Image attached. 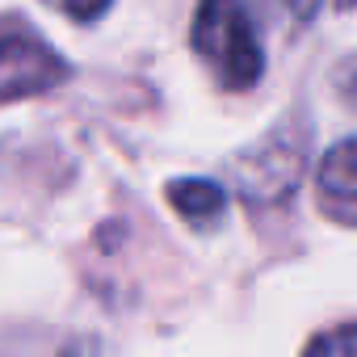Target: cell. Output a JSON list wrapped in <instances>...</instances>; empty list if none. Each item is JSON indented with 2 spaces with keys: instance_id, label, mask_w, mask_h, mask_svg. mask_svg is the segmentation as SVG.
<instances>
[{
  "instance_id": "6da1fadb",
  "label": "cell",
  "mask_w": 357,
  "mask_h": 357,
  "mask_svg": "<svg viewBox=\"0 0 357 357\" xmlns=\"http://www.w3.org/2000/svg\"><path fill=\"white\" fill-rule=\"evenodd\" d=\"M194 51L223 89H252L265 72L261 34L244 0H198L194 13Z\"/></svg>"
},
{
  "instance_id": "7a4b0ae2",
  "label": "cell",
  "mask_w": 357,
  "mask_h": 357,
  "mask_svg": "<svg viewBox=\"0 0 357 357\" xmlns=\"http://www.w3.org/2000/svg\"><path fill=\"white\" fill-rule=\"evenodd\" d=\"M68 80V63L47 38L17 22H0V105L51 93Z\"/></svg>"
},
{
  "instance_id": "3957f363",
  "label": "cell",
  "mask_w": 357,
  "mask_h": 357,
  "mask_svg": "<svg viewBox=\"0 0 357 357\" xmlns=\"http://www.w3.org/2000/svg\"><path fill=\"white\" fill-rule=\"evenodd\" d=\"M319 206L328 219L357 227V139L336 143L324 160H319Z\"/></svg>"
},
{
  "instance_id": "277c9868",
  "label": "cell",
  "mask_w": 357,
  "mask_h": 357,
  "mask_svg": "<svg viewBox=\"0 0 357 357\" xmlns=\"http://www.w3.org/2000/svg\"><path fill=\"white\" fill-rule=\"evenodd\" d=\"M168 202L172 211L181 215L190 227H215L227 211V198L215 181H194V176H185V181H172L168 185Z\"/></svg>"
},
{
  "instance_id": "5b68a950",
  "label": "cell",
  "mask_w": 357,
  "mask_h": 357,
  "mask_svg": "<svg viewBox=\"0 0 357 357\" xmlns=\"http://www.w3.org/2000/svg\"><path fill=\"white\" fill-rule=\"evenodd\" d=\"M311 353H357V324H344L336 332H324L307 344Z\"/></svg>"
},
{
  "instance_id": "8992f818",
  "label": "cell",
  "mask_w": 357,
  "mask_h": 357,
  "mask_svg": "<svg viewBox=\"0 0 357 357\" xmlns=\"http://www.w3.org/2000/svg\"><path fill=\"white\" fill-rule=\"evenodd\" d=\"M47 5L72 22H97L105 9H109V0H47Z\"/></svg>"
}]
</instances>
